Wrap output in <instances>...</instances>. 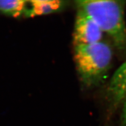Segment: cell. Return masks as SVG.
<instances>
[{
  "label": "cell",
  "mask_w": 126,
  "mask_h": 126,
  "mask_svg": "<svg viewBox=\"0 0 126 126\" xmlns=\"http://www.w3.org/2000/svg\"><path fill=\"white\" fill-rule=\"evenodd\" d=\"M78 9L88 14L97 23L103 33L112 40L119 51H126L125 2L113 0H87L76 2Z\"/></svg>",
  "instance_id": "1"
},
{
  "label": "cell",
  "mask_w": 126,
  "mask_h": 126,
  "mask_svg": "<svg viewBox=\"0 0 126 126\" xmlns=\"http://www.w3.org/2000/svg\"><path fill=\"white\" fill-rule=\"evenodd\" d=\"M74 47L75 65L83 86L91 89L103 83L111 68L113 57L109 44L102 40Z\"/></svg>",
  "instance_id": "2"
},
{
  "label": "cell",
  "mask_w": 126,
  "mask_h": 126,
  "mask_svg": "<svg viewBox=\"0 0 126 126\" xmlns=\"http://www.w3.org/2000/svg\"><path fill=\"white\" fill-rule=\"evenodd\" d=\"M74 32V46L89 45L102 41L103 32L94 19L78 9Z\"/></svg>",
  "instance_id": "3"
},
{
  "label": "cell",
  "mask_w": 126,
  "mask_h": 126,
  "mask_svg": "<svg viewBox=\"0 0 126 126\" xmlns=\"http://www.w3.org/2000/svg\"><path fill=\"white\" fill-rule=\"evenodd\" d=\"M126 91V60L113 74L108 88V99L111 110L122 103Z\"/></svg>",
  "instance_id": "4"
},
{
  "label": "cell",
  "mask_w": 126,
  "mask_h": 126,
  "mask_svg": "<svg viewBox=\"0 0 126 126\" xmlns=\"http://www.w3.org/2000/svg\"><path fill=\"white\" fill-rule=\"evenodd\" d=\"M28 5L26 15L34 16L49 14L62 9L65 5V2L61 1H31Z\"/></svg>",
  "instance_id": "5"
},
{
  "label": "cell",
  "mask_w": 126,
  "mask_h": 126,
  "mask_svg": "<svg viewBox=\"0 0 126 126\" xmlns=\"http://www.w3.org/2000/svg\"><path fill=\"white\" fill-rule=\"evenodd\" d=\"M28 1L22 0L0 1V12L14 17L26 14Z\"/></svg>",
  "instance_id": "6"
},
{
  "label": "cell",
  "mask_w": 126,
  "mask_h": 126,
  "mask_svg": "<svg viewBox=\"0 0 126 126\" xmlns=\"http://www.w3.org/2000/svg\"><path fill=\"white\" fill-rule=\"evenodd\" d=\"M122 112L121 115V126H126V91L122 102Z\"/></svg>",
  "instance_id": "7"
}]
</instances>
